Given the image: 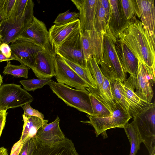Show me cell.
<instances>
[{
	"label": "cell",
	"instance_id": "obj_47",
	"mask_svg": "<svg viewBox=\"0 0 155 155\" xmlns=\"http://www.w3.org/2000/svg\"><path fill=\"white\" fill-rule=\"evenodd\" d=\"M5 18L0 14V23L2 20Z\"/></svg>",
	"mask_w": 155,
	"mask_h": 155
},
{
	"label": "cell",
	"instance_id": "obj_41",
	"mask_svg": "<svg viewBox=\"0 0 155 155\" xmlns=\"http://www.w3.org/2000/svg\"><path fill=\"white\" fill-rule=\"evenodd\" d=\"M8 113L5 110H0V137L4 128Z\"/></svg>",
	"mask_w": 155,
	"mask_h": 155
},
{
	"label": "cell",
	"instance_id": "obj_9",
	"mask_svg": "<svg viewBox=\"0 0 155 155\" xmlns=\"http://www.w3.org/2000/svg\"><path fill=\"white\" fill-rule=\"evenodd\" d=\"M56 54L81 67L87 68V62L83 52L80 39V31L68 38L55 47Z\"/></svg>",
	"mask_w": 155,
	"mask_h": 155
},
{
	"label": "cell",
	"instance_id": "obj_31",
	"mask_svg": "<svg viewBox=\"0 0 155 155\" xmlns=\"http://www.w3.org/2000/svg\"><path fill=\"white\" fill-rule=\"evenodd\" d=\"M122 8L126 19L131 22L140 19L138 5L136 0H120Z\"/></svg>",
	"mask_w": 155,
	"mask_h": 155
},
{
	"label": "cell",
	"instance_id": "obj_48",
	"mask_svg": "<svg viewBox=\"0 0 155 155\" xmlns=\"http://www.w3.org/2000/svg\"><path fill=\"white\" fill-rule=\"evenodd\" d=\"M2 38V36L0 34V44L1 43V40Z\"/></svg>",
	"mask_w": 155,
	"mask_h": 155
},
{
	"label": "cell",
	"instance_id": "obj_24",
	"mask_svg": "<svg viewBox=\"0 0 155 155\" xmlns=\"http://www.w3.org/2000/svg\"><path fill=\"white\" fill-rule=\"evenodd\" d=\"M90 46L92 56L98 65L102 62L103 57V40L105 32L99 33L95 30L89 31Z\"/></svg>",
	"mask_w": 155,
	"mask_h": 155
},
{
	"label": "cell",
	"instance_id": "obj_40",
	"mask_svg": "<svg viewBox=\"0 0 155 155\" xmlns=\"http://www.w3.org/2000/svg\"><path fill=\"white\" fill-rule=\"evenodd\" d=\"M0 51L6 57L9 58L12 57L11 49L10 45L8 44L1 43L0 46Z\"/></svg>",
	"mask_w": 155,
	"mask_h": 155
},
{
	"label": "cell",
	"instance_id": "obj_46",
	"mask_svg": "<svg viewBox=\"0 0 155 155\" xmlns=\"http://www.w3.org/2000/svg\"><path fill=\"white\" fill-rule=\"evenodd\" d=\"M2 62L0 61V63ZM3 82V77L0 74V87L2 86V84Z\"/></svg>",
	"mask_w": 155,
	"mask_h": 155
},
{
	"label": "cell",
	"instance_id": "obj_8",
	"mask_svg": "<svg viewBox=\"0 0 155 155\" xmlns=\"http://www.w3.org/2000/svg\"><path fill=\"white\" fill-rule=\"evenodd\" d=\"M33 97L21 85L5 84L0 87V110L22 106L33 101Z\"/></svg>",
	"mask_w": 155,
	"mask_h": 155
},
{
	"label": "cell",
	"instance_id": "obj_18",
	"mask_svg": "<svg viewBox=\"0 0 155 155\" xmlns=\"http://www.w3.org/2000/svg\"><path fill=\"white\" fill-rule=\"evenodd\" d=\"M115 44L116 51L121 65L126 72L130 75H136L139 66V60L132 50L118 39Z\"/></svg>",
	"mask_w": 155,
	"mask_h": 155
},
{
	"label": "cell",
	"instance_id": "obj_13",
	"mask_svg": "<svg viewBox=\"0 0 155 155\" xmlns=\"http://www.w3.org/2000/svg\"><path fill=\"white\" fill-rule=\"evenodd\" d=\"M110 15L106 31L110 36L114 42L120 34L129 27L131 23L124 14L120 0H109Z\"/></svg>",
	"mask_w": 155,
	"mask_h": 155
},
{
	"label": "cell",
	"instance_id": "obj_33",
	"mask_svg": "<svg viewBox=\"0 0 155 155\" xmlns=\"http://www.w3.org/2000/svg\"><path fill=\"white\" fill-rule=\"evenodd\" d=\"M52 81L51 78H33L26 80H21L19 82L23 86L24 89L28 91H34L42 88L44 86L48 85Z\"/></svg>",
	"mask_w": 155,
	"mask_h": 155
},
{
	"label": "cell",
	"instance_id": "obj_4",
	"mask_svg": "<svg viewBox=\"0 0 155 155\" xmlns=\"http://www.w3.org/2000/svg\"><path fill=\"white\" fill-rule=\"evenodd\" d=\"M34 2L29 0L24 12L19 15L5 19L0 23L2 43L8 44L16 41L27 28L33 17Z\"/></svg>",
	"mask_w": 155,
	"mask_h": 155
},
{
	"label": "cell",
	"instance_id": "obj_12",
	"mask_svg": "<svg viewBox=\"0 0 155 155\" xmlns=\"http://www.w3.org/2000/svg\"><path fill=\"white\" fill-rule=\"evenodd\" d=\"M10 46L12 55L15 60L31 69L38 53L44 48L31 42L22 41H16L11 43Z\"/></svg>",
	"mask_w": 155,
	"mask_h": 155
},
{
	"label": "cell",
	"instance_id": "obj_44",
	"mask_svg": "<svg viewBox=\"0 0 155 155\" xmlns=\"http://www.w3.org/2000/svg\"><path fill=\"white\" fill-rule=\"evenodd\" d=\"M5 1V0H0V14L4 18L3 8Z\"/></svg>",
	"mask_w": 155,
	"mask_h": 155
},
{
	"label": "cell",
	"instance_id": "obj_26",
	"mask_svg": "<svg viewBox=\"0 0 155 155\" xmlns=\"http://www.w3.org/2000/svg\"><path fill=\"white\" fill-rule=\"evenodd\" d=\"M87 66L96 83L97 89L95 90L89 88H86L98 95H100L102 91L103 75L94 57L90 58L87 61Z\"/></svg>",
	"mask_w": 155,
	"mask_h": 155
},
{
	"label": "cell",
	"instance_id": "obj_39",
	"mask_svg": "<svg viewBox=\"0 0 155 155\" xmlns=\"http://www.w3.org/2000/svg\"><path fill=\"white\" fill-rule=\"evenodd\" d=\"M16 2V0H5L3 8L4 17L5 19L11 17Z\"/></svg>",
	"mask_w": 155,
	"mask_h": 155
},
{
	"label": "cell",
	"instance_id": "obj_34",
	"mask_svg": "<svg viewBox=\"0 0 155 155\" xmlns=\"http://www.w3.org/2000/svg\"><path fill=\"white\" fill-rule=\"evenodd\" d=\"M79 13L70 12L68 10L66 12L58 15L53 23L56 25H65L79 19Z\"/></svg>",
	"mask_w": 155,
	"mask_h": 155
},
{
	"label": "cell",
	"instance_id": "obj_36",
	"mask_svg": "<svg viewBox=\"0 0 155 155\" xmlns=\"http://www.w3.org/2000/svg\"><path fill=\"white\" fill-rule=\"evenodd\" d=\"M29 2V0H16L11 17L17 16L23 14Z\"/></svg>",
	"mask_w": 155,
	"mask_h": 155
},
{
	"label": "cell",
	"instance_id": "obj_2",
	"mask_svg": "<svg viewBox=\"0 0 155 155\" xmlns=\"http://www.w3.org/2000/svg\"><path fill=\"white\" fill-rule=\"evenodd\" d=\"M53 92L68 106L93 116L89 92L86 88L74 89L52 80L48 84Z\"/></svg>",
	"mask_w": 155,
	"mask_h": 155
},
{
	"label": "cell",
	"instance_id": "obj_16",
	"mask_svg": "<svg viewBox=\"0 0 155 155\" xmlns=\"http://www.w3.org/2000/svg\"><path fill=\"white\" fill-rule=\"evenodd\" d=\"M49 43L54 48L68 38L80 31L79 19L72 22L61 25H55L48 30Z\"/></svg>",
	"mask_w": 155,
	"mask_h": 155
},
{
	"label": "cell",
	"instance_id": "obj_38",
	"mask_svg": "<svg viewBox=\"0 0 155 155\" xmlns=\"http://www.w3.org/2000/svg\"><path fill=\"white\" fill-rule=\"evenodd\" d=\"M34 143V137L26 140L23 143L18 155H30Z\"/></svg>",
	"mask_w": 155,
	"mask_h": 155
},
{
	"label": "cell",
	"instance_id": "obj_11",
	"mask_svg": "<svg viewBox=\"0 0 155 155\" xmlns=\"http://www.w3.org/2000/svg\"><path fill=\"white\" fill-rule=\"evenodd\" d=\"M54 49L49 43L37 55L32 71L39 79L51 78L55 75Z\"/></svg>",
	"mask_w": 155,
	"mask_h": 155
},
{
	"label": "cell",
	"instance_id": "obj_35",
	"mask_svg": "<svg viewBox=\"0 0 155 155\" xmlns=\"http://www.w3.org/2000/svg\"><path fill=\"white\" fill-rule=\"evenodd\" d=\"M80 39L84 56L87 62L90 58L92 57L90 46L89 30H86L82 33L80 32Z\"/></svg>",
	"mask_w": 155,
	"mask_h": 155
},
{
	"label": "cell",
	"instance_id": "obj_20",
	"mask_svg": "<svg viewBox=\"0 0 155 155\" xmlns=\"http://www.w3.org/2000/svg\"><path fill=\"white\" fill-rule=\"evenodd\" d=\"M60 121L57 117L52 122L40 128L35 136L46 143H52L64 140L65 137L60 127Z\"/></svg>",
	"mask_w": 155,
	"mask_h": 155
},
{
	"label": "cell",
	"instance_id": "obj_10",
	"mask_svg": "<svg viewBox=\"0 0 155 155\" xmlns=\"http://www.w3.org/2000/svg\"><path fill=\"white\" fill-rule=\"evenodd\" d=\"M30 155H80L71 140H64L52 143L42 142L35 136Z\"/></svg>",
	"mask_w": 155,
	"mask_h": 155
},
{
	"label": "cell",
	"instance_id": "obj_21",
	"mask_svg": "<svg viewBox=\"0 0 155 155\" xmlns=\"http://www.w3.org/2000/svg\"><path fill=\"white\" fill-rule=\"evenodd\" d=\"M110 8L109 0H97L94 19L95 30L105 32L110 18Z\"/></svg>",
	"mask_w": 155,
	"mask_h": 155
},
{
	"label": "cell",
	"instance_id": "obj_15",
	"mask_svg": "<svg viewBox=\"0 0 155 155\" xmlns=\"http://www.w3.org/2000/svg\"><path fill=\"white\" fill-rule=\"evenodd\" d=\"M16 41H29L44 48L49 43L48 31L44 23L34 16L31 23Z\"/></svg>",
	"mask_w": 155,
	"mask_h": 155
},
{
	"label": "cell",
	"instance_id": "obj_5",
	"mask_svg": "<svg viewBox=\"0 0 155 155\" xmlns=\"http://www.w3.org/2000/svg\"><path fill=\"white\" fill-rule=\"evenodd\" d=\"M138 60L136 75H130L123 83L134 90L136 89L135 93L140 98L151 102L154 94L153 87L155 82V71Z\"/></svg>",
	"mask_w": 155,
	"mask_h": 155
},
{
	"label": "cell",
	"instance_id": "obj_42",
	"mask_svg": "<svg viewBox=\"0 0 155 155\" xmlns=\"http://www.w3.org/2000/svg\"><path fill=\"white\" fill-rule=\"evenodd\" d=\"M22 145L20 140L16 143L12 147L10 155H18Z\"/></svg>",
	"mask_w": 155,
	"mask_h": 155
},
{
	"label": "cell",
	"instance_id": "obj_43",
	"mask_svg": "<svg viewBox=\"0 0 155 155\" xmlns=\"http://www.w3.org/2000/svg\"><path fill=\"white\" fill-rule=\"evenodd\" d=\"M11 60H15V59L12 55L10 58H7L0 51V61L1 62L3 61H10Z\"/></svg>",
	"mask_w": 155,
	"mask_h": 155
},
{
	"label": "cell",
	"instance_id": "obj_6",
	"mask_svg": "<svg viewBox=\"0 0 155 155\" xmlns=\"http://www.w3.org/2000/svg\"><path fill=\"white\" fill-rule=\"evenodd\" d=\"M137 128L149 155L155 152V102L134 117Z\"/></svg>",
	"mask_w": 155,
	"mask_h": 155
},
{
	"label": "cell",
	"instance_id": "obj_30",
	"mask_svg": "<svg viewBox=\"0 0 155 155\" xmlns=\"http://www.w3.org/2000/svg\"><path fill=\"white\" fill-rule=\"evenodd\" d=\"M90 93V97L93 111V116L106 117L110 116L112 113L103 103L98 96L94 93L88 91Z\"/></svg>",
	"mask_w": 155,
	"mask_h": 155
},
{
	"label": "cell",
	"instance_id": "obj_28",
	"mask_svg": "<svg viewBox=\"0 0 155 155\" xmlns=\"http://www.w3.org/2000/svg\"><path fill=\"white\" fill-rule=\"evenodd\" d=\"M110 82V81L103 75V82L102 85V91L100 95H98L92 91L86 89L87 91H91L96 94L103 103L112 113L116 107V104L113 100Z\"/></svg>",
	"mask_w": 155,
	"mask_h": 155
},
{
	"label": "cell",
	"instance_id": "obj_45",
	"mask_svg": "<svg viewBox=\"0 0 155 155\" xmlns=\"http://www.w3.org/2000/svg\"><path fill=\"white\" fill-rule=\"evenodd\" d=\"M0 155H8V151L7 149L3 147H0Z\"/></svg>",
	"mask_w": 155,
	"mask_h": 155
},
{
	"label": "cell",
	"instance_id": "obj_3",
	"mask_svg": "<svg viewBox=\"0 0 155 155\" xmlns=\"http://www.w3.org/2000/svg\"><path fill=\"white\" fill-rule=\"evenodd\" d=\"M100 65L103 75L110 81L124 82L126 80L127 73L119 59L115 43L106 31L104 36L103 60Z\"/></svg>",
	"mask_w": 155,
	"mask_h": 155
},
{
	"label": "cell",
	"instance_id": "obj_32",
	"mask_svg": "<svg viewBox=\"0 0 155 155\" xmlns=\"http://www.w3.org/2000/svg\"><path fill=\"white\" fill-rule=\"evenodd\" d=\"M29 69L28 67L21 64L20 65L12 64L10 61H8L3 73L4 74H10L16 78L23 77L27 79Z\"/></svg>",
	"mask_w": 155,
	"mask_h": 155
},
{
	"label": "cell",
	"instance_id": "obj_22",
	"mask_svg": "<svg viewBox=\"0 0 155 155\" xmlns=\"http://www.w3.org/2000/svg\"><path fill=\"white\" fill-rule=\"evenodd\" d=\"M129 110V114L131 117H134L144 108L153 103L146 101L139 97L134 90L128 86L122 83Z\"/></svg>",
	"mask_w": 155,
	"mask_h": 155
},
{
	"label": "cell",
	"instance_id": "obj_23",
	"mask_svg": "<svg viewBox=\"0 0 155 155\" xmlns=\"http://www.w3.org/2000/svg\"><path fill=\"white\" fill-rule=\"evenodd\" d=\"M22 117L24 124L19 140L23 144L26 140L35 137L40 128L47 124L48 120L41 119L35 116L26 117L23 114Z\"/></svg>",
	"mask_w": 155,
	"mask_h": 155
},
{
	"label": "cell",
	"instance_id": "obj_17",
	"mask_svg": "<svg viewBox=\"0 0 155 155\" xmlns=\"http://www.w3.org/2000/svg\"><path fill=\"white\" fill-rule=\"evenodd\" d=\"M140 19L144 27L148 31L153 46L155 43V7L154 0H136Z\"/></svg>",
	"mask_w": 155,
	"mask_h": 155
},
{
	"label": "cell",
	"instance_id": "obj_7",
	"mask_svg": "<svg viewBox=\"0 0 155 155\" xmlns=\"http://www.w3.org/2000/svg\"><path fill=\"white\" fill-rule=\"evenodd\" d=\"M116 104V107L111 116L98 117L88 115L89 121L81 122L91 124L94 128L97 137L110 129L124 128L131 117L119 105Z\"/></svg>",
	"mask_w": 155,
	"mask_h": 155
},
{
	"label": "cell",
	"instance_id": "obj_29",
	"mask_svg": "<svg viewBox=\"0 0 155 155\" xmlns=\"http://www.w3.org/2000/svg\"><path fill=\"white\" fill-rule=\"evenodd\" d=\"M61 57L78 75L85 81L89 86L90 88L95 90L97 89L96 83L88 68H84L64 58Z\"/></svg>",
	"mask_w": 155,
	"mask_h": 155
},
{
	"label": "cell",
	"instance_id": "obj_49",
	"mask_svg": "<svg viewBox=\"0 0 155 155\" xmlns=\"http://www.w3.org/2000/svg\"><path fill=\"white\" fill-rule=\"evenodd\" d=\"M150 155H155V152H154L152 153Z\"/></svg>",
	"mask_w": 155,
	"mask_h": 155
},
{
	"label": "cell",
	"instance_id": "obj_37",
	"mask_svg": "<svg viewBox=\"0 0 155 155\" xmlns=\"http://www.w3.org/2000/svg\"><path fill=\"white\" fill-rule=\"evenodd\" d=\"M24 110V115L25 116H35L43 119L44 115L39 112L38 110L33 108L30 105V103H27L21 106Z\"/></svg>",
	"mask_w": 155,
	"mask_h": 155
},
{
	"label": "cell",
	"instance_id": "obj_19",
	"mask_svg": "<svg viewBox=\"0 0 155 155\" xmlns=\"http://www.w3.org/2000/svg\"><path fill=\"white\" fill-rule=\"evenodd\" d=\"M97 0H81L77 9L79 11L80 32L94 30V19Z\"/></svg>",
	"mask_w": 155,
	"mask_h": 155
},
{
	"label": "cell",
	"instance_id": "obj_50",
	"mask_svg": "<svg viewBox=\"0 0 155 155\" xmlns=\"http://www.w3.org/2000/svg\"><path fill=\"white\" fill-rule=\"evenodd\" d=\"M1 44H0V45H1Z\"/></svg>",
	"mask_w": 155,
	"mask_h": 155
},
{
	"label": "cell",
	"instance_id": "obj_1",
	"mask_svg": "<svg viewBox=\"0 0 155 155\" xmlns=\"http://www.w3.org/2000/svg\"><path fill=\"white\" fill-rule=\"evenodd\" d=\"M118 39L126 44L142 63L155 71V51L147 29L138 19L130 23Z\"/></svg>",
	"mask_w": 155,
	"mask_h": 155
},
{
	"label": "cell",
	"instance_id": "obj_25",
	"mask_svg": "<svg viewBox=\"0 0 155 155\" xmlns=\"http://www.w3.org/2000/svg\"><path fill=\"white\" fill-rule=\"evenodd\" d=\"M124 129L130 144L129 155H136L140 148V145L143 141L137 128L133 124L127 123Z\"/></svg>",
	"mask_w": 155,
	"mask_h": 155
},
{
	"label": "cell",
	"instance_id": "obj_27",
	"mask_svg": "<svg viewBox=\"0 0 155 155\" xmlns=\"http://www.w3.org/2000/svg\"><path fill=\"white\" fill-rule=\"evenodd\" d=\"M122 83L116 80H111L110 82L111 91L115 104L119 105L125 111L129 114L128 106Z\"/></svg>",
	"mask_w": 155,
	"mask_h": 155
},
{
	"label": "cell",
	"instance_id": "obj_14",
	"mask_svg": "<svg viewBox=\"0 0 155 155\" xmlns=\"http://www.w3.org/2000/svg\"><path fill=\"white\" fill-rule=\"evenodd\" d=\"M55 71L54 77L57 82L76 89L90 88L85 81L57 54L55 59Z\"/></svg>",
	"mask_w": 155,
	"mask_h": 155
}]
</instances>
